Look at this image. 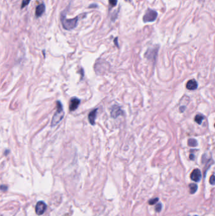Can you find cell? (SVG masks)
I'll use <instances>...</instances> for the list:
<instances>
[{
  "instance_id": "6da1fadb",
  "label": "cell",
  "mask_w": 215,
  "mask_h": 216,
  "mask_svg": "<svg viewBox=\"0 0 215 216\" xmlns=\"http://www.w3.org/2000/svg\"><path fill=\"white\" fill-rule=\"evenodd\" d=\"M66 11V10H65L61 13V21L63 27L65 30H71L76 27L78 22V17L71 18V19H68L66 18V14H65Z\"/></svg>"
},
{
  "instance_id": "7a4b0ae2",
  "label": "cell",
  "mask_w": 215,
  "mask_h": 216,
  "mask_svg": "<svg viewBox=\"0 0 215 216\" xmlns=\"http://www.w3.org/2000/svg\"><path fill=\"white\" fill-rule=\"evenodd\" d=\"M57 111L55 112L52 117V120L51 121V127H55L63 120L64 117V111L63 105L60 101H57Z\"/></svg>"
},
{
  "instance_id": "3957f363",
  "label": "cell",
  "mask_w": 215,
  "mask_h": 216,
  "mask_svg": "<svg viewBox=\"0 0 215 216\" xmlns=\"http://www.w3.org/2000/svg\"><path fill=\"white\" fill-rule=\"evenodd\" d=\"M158 13L157 11L152 10H148L143 17V21L145 22H152L157 18Z\"/></svg>"
},
{
  "instance_id": "277c9868",
  "label": "cell",
  "mask_w": 215,
  "mask_h": 216,
  "mask_svg": "<svg viewBox=\"0 0 215 216\" xmlns=\"http://www.w3.org/2000/svg\"><path fill=\"white\" fill-rule=\"evenodd\" d=\"M46 210V204L44 202L42 201H39L37 202V205L35 206V212L37 215H42L45 212Z\"/></svg>"
},
{
  "instance_id": "5b68a950",
  "label": "cell",
  "mask_w": 215,
  "mask_h": 216,
  "mask_svg": "<svg viewBox=\"0 0 215 216\" xmlns=\"http://www.w3.org/2000/svg\"><path fill=\"white\" fill-rule=\"evenodd\" d=\"M123 111L122 109H121L119 106H114L111 109V116L113 118H117L118 116H119L120 115L123 114Z\"/></svg>"
},
{
  "instance_id": "8992f818",
  "label": "cell",
  "mask_w": 215,
  "mask_h": 216,
  "mask_svg": "<svg viewBox=\"0 0 215 216\" xmlns=\"http://www.w3.org/2000/svg\"><path fill=\"white\" fill-rule=\"evenodd\" d=\"M80 103V100L77 98H73L70 100V110L71 111H73L78 107Z\"/></svg>"
},
{
  "instance_id": "52a82bcc",
  "label": "cell",
  "mask_w": 215,
  "mask_h": 216,
  "mask_svg": "<svg viewBox=\"0 0 215 216\" xmlns=\"http://www.w3.org/2000/svg\"><path fill=\"white\" fill-rule=\"evenodd\" d=\"M191 178L192 181H196V182H198L200 181L201 178V173L200 170L198 169H195L193 170L191 174Z\"/></svg>"
},
{
  "instance_id": "ba28073f",
  "label": "cell",
  "mask_w": 215,
  "mask_h": 216,
  "mask_svg": "<svg viewBox=\"0 0 215 216\" xmlns=\"http://www.w3.org/2000/svg\"><path fill=\"white\" fill-rule=\"evenodd\" d=\"M46 7L44 3L40 4L37 6L35 9V16L36 17L39 18L42 15V14L45 12Z\"/></svg>"
},
{
  "instance_id": "9c48e42d",
  "label": "cell",
  "mask_w": 215,
  "mask_h": 216,
  "mask_svg": "<svg viewBox=\"0 0 215 216\" xmlns=\"http://www.w3.org/2000/svg\"><path fill=\"white\" fill-rule=\"evenodd\" d=\"M198 84L196 80L192 79L189 80L186 84V88L190 90H194L198 88Z\"/></svg>"
},
{
  "instance_id": "30bf717a",
  "label": "cell",
  "mask_w": 215,
  "mask_h": 216,
  "mask_svg": "<svg viewBox=\"0 0 215 216\" xmlns=\"http://www.w3.org/2000/svg\"><path fill=\"white\" fill-rule=\"evenodd\" d=\"M98 109H93V111L90 112L88 114V120L92 125H94L95 123V119L96 117V113H97Z\"/></svg>"
},
{
  "instance_id": "8fae6325",
  "label": "cell",
  "mask_w": 215,
  "mask_h": 216,
  "mask_svg": "<svg viewBox=\"0 0 215 216\" xmlns=\"http://www.w3.org/2000/svg\"><path fill=\"white\" fill-rule=\"evenodd\" d=\"M204 116L202 114H197L194 118V121L199 124H201L202 123V121L204 120Z\"/></svg>"
},
{
  "instance_id": "7c38bea8",
  "label": "cell",
  "mask_w": 215,
  "mask_h": 216,
  "mask_svg": "<svg viewBox=\"0 0 215 216\" xmlns=\"http://www.w3.org/2000/svg\"><path fill=\"white\" fill-rule=\"evenodd\" d=\"M188 145L190 147H195L198 145V142L197 140L194 139H190L188 140Z\"/></svg>"
},
{
  "instance_id": "4fadbf2b",
  "label": "cell",
  "mask_w": 215,
  "mask_h": 216,
  "mask_svg": "<svg viewBox=\"0 0 215 216\" xmlns=\"http://www.w3.org/2000/svg\"><path fill=\"white\" fill-rule=\"evenodd\" d=\"M189 189L190 193L191 194H194L198 190V186L194 183H191L189 184Z\"/></svg>"
},
{
  "instance_id": "5bb4252c",
  "label": "cell",
  "mask_w": 215,
  "mask_h": 216,
  "mask_svg": "<svg viewBox=\"0 0 215 216\" xmlns=\"http://www.w3.org/2000/svg\"><path fill=\"white\" fill-rule=\"evenodd\" d=\"M30 1L31 0H22V3H21V8H23L24 7H25L26 6H27L29 4Z\"/></svg>"
},
{
  "instance_id": "9a60e30c",
  "label": "cell",
  "mask_w": 215,
  "mask_h": 216,
  "mask_svg": "<svg viewBox=\"0 0 215 216\" xmlns=\"http://www.w3.org/2000/svg\"><path fill=\"white\" fill-rule=\"evenodd\" d=\"M158 201V198H155V199H153L150 200H149V204L150 205H153L155 203Z\"/></svg>"
},
{
  "instance_id": "2e32d148",
  "label": "cell",
  "mask_w": 215,
  "mask_h": 216,
  "mask_svg": "<svg viewBox=\"0 0 215 216\" xmlns=\"http://www.w3.org/2000/svg\"><path fill=\"white\" fill-rule=\"evenodd\" d=\"M109 3L112 7H115L117 3V0H109Z\"/></svg>"
},
{
  "instance_id": "e0dca14e",
  "label": "cell",
  "mask_w": 215,
  "mask_h": 216,
  "mask_svg": "<svg viewBox=\"0 0 215 216\" xmlns=\"http://www.w3.org/2000/svg\"><path fill=\"white\" fill-rule=\"evenodd\" d=\"M161 209V203H158V205L156 206V211L157 212H160Z\"/></svg>"
},
{
  "instance_id": "ac0fdd59",
  "label": "cell",
  "mask_w": 215,
  "mask_h": 216,
  "mask_svg": "<svg viewBox=\"0 0 215 216\" xmlns=\"http://www.w3.org/2000/svg\"><path fill=\"white\" fill-rule=\"evenodd\" d=\"M210 183L211 184H213V185L214 184V174H213V175H212V176H211L210 179Z\"/></svg>"
},
{
  "instance_id": "d6986e66",
  "label": "cell",
  "mask_w": 215,
  "mask_h": 216,
  "mask_svg": "<svg viewBox=\"0 0 215 216\" xmlns=\"http://www.w3.org/2000/svg\"><path fill=\"white\" fill-rule=\"evenodd\" d=\"M189 158L191 159V160H194V155H193V154H191V155H189Z\"/></svg>"
},
{
  "instance_id": "ffe728a7",
  "label": "cell",
  "mask_w": 215,
  "mask_h": 216,
  "mask_svg": "<svg viewBox=\"0 0 215 216\" xmlns=\"http://www.w3.org/2000/svg\"><path fill=\"white\" fill-rule=\"evenodd\" d=\"M185 107H184V106H182V107H180V111H181V112H183L185 110Z\"/></svg>"
},
{
  "instance_id": "44dd1931",
  "label": "cell",
  "mask_w": 215,
  "mask_h": 216,
  "mask_svg": "<svg viewBox=\"0 0 215 216\" xmlns=\"http://www.w3.org/2000/svg\"><path fill=\"white\" fill-rule=\"evenodd\" d=\"M195 216H197V215H195Z\"/></svg>"
},
{
  "instance_id": "7402d4cb",
  "label": "cell",
  "mask_w": 215,
  "mask_h": 216,
  "mask_svg": "<svg viewBox=\"0 0 215 216\" xmlns=\"http://www.w3.org/2000/svg\"><path fill=\"white\" fill-rule=\"evenodd\" d=\"M130 1H131V0H130Z\"/></svg>"
}]
</instances>
